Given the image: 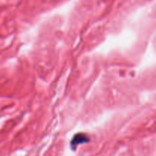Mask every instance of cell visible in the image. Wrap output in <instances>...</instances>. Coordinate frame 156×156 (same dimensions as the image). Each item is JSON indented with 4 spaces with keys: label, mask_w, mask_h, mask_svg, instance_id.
I'll list each match as a JSON object with an SVG mask.
<instances>
[{
    "label": "cell",
    "mask_w": 156,
    "mask_h": 156,
    "mask_svg": "<svg viewBox=\"0 0 156 156\" xmlns=\"http://www.w3.org/2000/svg\"><path fill=\"white\" fill-rule=\"evenodd\" d=\"M89 142V139L88 137L85 135V133H77L73 136V139L72 140L70 145H71V147L73 149H76V147L79 145L82 144V143H87Z\"/></svg>",
    "instance_id": "6da1fadb"
}]
</instances>
